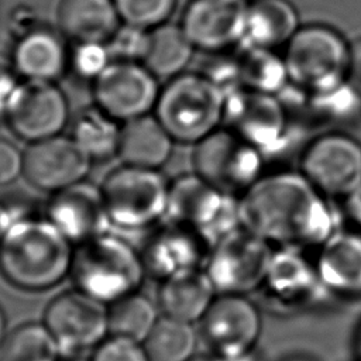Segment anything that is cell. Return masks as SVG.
Returning <instances> with one entry per match:
<instances>
[{
  "label": "cell",
  "instance_id": "cell-2",
  "mask_svg": "<svg viewBox=\"0 0 361 361\" xmlns=\"http://www.w3.org/2000/svg\"><path fill=\"white\" fill-rule=\"evenodd\" d=\"M75 245L47 219L17 221L0 241V274L27 292L48 290L69 276Z\"/></svg>",
  "mask_w": 361,
  "mask_h": 361
},
{
  "label": "cell",
  "instance_id": "cell-26",
  "mask_svg": "<svg viewBox=\"0 0 361 361\" xmlns=\"http://www.w3.org/2000/svg\"><path fill=\"white\" fill-rule=\"evenodd\" d=\"M299 27L298 11L290 1L250 0L241 44L268 49L285 47Z\"/></svg>",
  "mask_w": 361,
  "mask_h": 361
},
{
  "label": "cell",
  "instance_id": "cell-23",
  "mask_svg": "<svg viewBox=\"0 0 361 361\" xmlns=\"http://www.w3.org/2000/svg\"><path fill=\"white\" fill-rule=\"evenodd\" d=\"M216 295L206 271L196 268L161 281L158 307L166 317L193 324L203 319Z\"/></svg>",
  "mask_w": 361,
  "mask_h": 361
},
{
  "label": "cell",
  "instance_id": "cell-31",
  "mask_svg": "<svg viewBox=\"0 0 361 361\" xmlns=\"http://www.w3.org/2000/svg\"><path fill=\"white\" fill-rule=\"evenodd\" d=\"M151 361H189L196 355L193 324L162 316L144 343Z\"/></svg>",
  "mask_w": 361,
  "mask_h": 361
},
{
  "label": "cell",
  "instance_id": "cell-8",
  "mask_svg": "<svg viewBox=\"0 0 361 361\" xmlns=\"http://www.w3.org/2000/svg\"><path fill=\"white\" fill-rule=\"evenodd\" d=\"M264 154L221 126L195 145L193 166L209 185L241 196L262 175Z\"/></svg>",
  "mask_w": 361,
  "mask_h": 361
},
{
  "label": "cell",
  "instance_id": "cell-13",
  "mask_svg": "<svg viewBox=\"0 0 361 361\" xmlns=\"http://www.w3.org/2000/svg\"><path fill=\"white\" fill-rule=\"evenodd\" d=\"M69 118L65 93L55 82L25 80L17 87L4 120L28 144L59 135Z\"/></svg>",
  "mask_w": 361,
  "mask_h": 361
},
{
  "label": "cell",
  "instance_id": "cell-41",
  "mask_svg": "<svg viewBox=\"0 0 361 361\" xmlns=\"http://www.w3.org/2000/svg\"><path fill=\"white\" fill-rule=\"evenodd\" d=\"M343 213L354 230L361 231V185L343 197Z\"/></svg>",
  "mask_w": 361,
  "mask_h": 361
},
{
  "label": "cell",
  "instance_id": "cell-20",
  "mask_svg": "<svg viewBox=\"0 0 361 361\" xmlns=\"http://www.w3.org/2000/svg\"><path fill=\"white\" fill-rule=\"evenodd\" d=\"M59 30L41 24L14 41L10 62L21 79L56 82L69 71V48Z\"/></svg>",
  "mask_w": 361,
  "mask_h": 361
},
{
  "label": "cell",
  "instance_id": "cell-12",
  "mask_svg": "<svg viewBox=\"0 0 361 361\" xmlns=\"http://www.w3.org/2000/svg\"><path fill=\"white\" fill-rule=\"evenodd\" d=\"M96 106L120 123L154 111L161 86L141 62L113 61L92 83Z\"/></svg>",
  "mask_w": 361,
  "mask_h": 361
},
{
  "label": "cell",
  "instance_id": "cell-4",
  "mask_svg": "<svg viewBox=\"0 0 361 361\" xmlns=\"http://www.w3.org/2000/svg\"><path fill=\"white\" fill-rule=\"evenodd\" d=\"M226 96L200 72H183L161 87L154 114L175 142L196 145L221 127Z\"/></svg>",
  "mask_w": 361,
  "mask_h": 361
},
{
  "label": "cell",
  "instance_id": "cell-11",
  "mask_svg": "<svg viewBox=\"0 0 361 361\" xmlns=\"http://www.w3.org/2000/svg\"><path fill=\"white\" fill-rule=\"evenodd\" d=\"M300 172L326 197H344L361 185V144L344 133H326L305 148Z\"/></svg>",
  "mask_w": 361,
  "mask_h": 361
},
{
  "label": "cell",
  "instance_id": "cell-18",
  "mask_svg": "<svg viewBox=\"0 0 361 361\" xmlns=\"http://www.w3.org/2000/svg\"><path fill=\"white\" fill-rule=\"evenodd\" d=\"M92 164L72 137L59 134L28 144L23 175L32 186L54 193L85 180Z\"/></svg>",
  "mask_w": 361,
  "mask_h": 361
},
{
  "label": "cell",
  "instance_id": "cell-39",
  "mask_svg": "<svg viewBox=\"0 0 361 361\" xmlns=\"http://www.w3.org/2000/svg\"><path fill=\"white\" fill-rule=\"evenodd\" d=\"M42 23L37 17L35 11L23 6V7L16 8L11 13L10 23H8V31L13 35L14 41H17L18 38L27 35L28 32H31L32 30H35Z\"/></svg>",
  "mask_w": 361,
  "mask_h": 361
},
{
  "label": "cell",
  "instance_id": "cell-15",
  "mask_svg": "<svg viewBox=\"0 0 361 361\" xmlns=\"http://www.w3.org/2000/svg\"><path fill=\"white\" fill-rule=\"evenodd\" d=\"M250 0H190L182 14L180 27L204 54L227 52L244 37Z\"/></svg>",
  "mask_w": 361,
  "mask_h": 361
},
{
  "label": "cell",
  "instance_id": "cell-32",
  "mask_svg": "<svg viewBox=\"0 0 361 361\" xmlns=\"http://www.w3.org/2000/svg\"><path fill=\"white\" fill-rule=\"evenodd\" d=\"M1 361H58L62 354L44 323H25L7 334Z\"/></svg>",
  "mask_w": 361,
  "mask_h": 361
},
{
  "label": "cell",
  "instance_id": "cell-37",
  "mask_svg": "<svg viewBox=\"0 0 361 361\" xmlns=\"http://www.w3.org/2000/svg\"><path fill=\"white\" fill-rule=\"evenodd\" d=\"M24 169V152L16 144L0 137V186L10 185Z\"/></svg>",
  "mask_w": 361,
  "mask_h": 361
},
{
  "label": "cell",
  "instance_id": "cell-38",
  "mask_svg": "<svg viewBox=\"0 0 361 361\" xmlns=\"http://www.w3.org/2000/svg\"><path fill=\"white\" fill-rule=\"evenodd\" d=\"M21 78L14 71L11 62L0 61V117L4 118L8 104L21 83Z\"/></svg>",
  "mask_w": 361,
  "mask_h": 361
},
{
  "label": "cell",
  "instance_id": "cell-27",
  "mask_svg": "<svg viewBox=\"0 0 361 361\" xmlns=\"http://www.w3.org/2000/svg\"><path fill=\"white\" fill-rule=\"evenodd\" d=\"M196 48L180 25L162 24L151 30L149 49L144 65L158 79H172L183 72L193 58Z\"/></svg>",
  "mask_w": 361,
  "mask_h": 361
},
{
  "label": "cell",
  "instance_id": "cell-44",
  "mask_svg": "<svg viewBox=\"0 0 361 361\" xmlns=\"http://www.w3.org/2000/svg\"><path fill=\"white\" fill-rule=\"evenodd\" d=\"M7 334H8L7 333V319H6L4 310L0 306V348H1L3 343H4V340L7 338Z\"/></svg>",
  "mask_w": 361,
  "mask_h": 361
},
{
  "label": "cell",
  "instance_id": "cell-42",
  "mask_svg": "<svg viewBox=\"0 0 361 361\" xmlns=\"http://www.w3.org/2000/svg\"><path fill=\"white\" fill-rule=\"evenodd\" d=\"M347 82L361 94V38L350 44Z\"/></svg>",
  "mask_w": 361,
  "mask_h": 361
},
{
  "label": "cell",
  "instance_id": "cell-30",
  "mask_svg": "<svg viewBox=\"0 0 361 361\" xmlns=\"http://www.w3.org/2000/svg\"><path fill=\"white\" fill-rule=\"evenodd\" d=\"M158 309L145 295L131 293L107 306L109 333L144 344L161 319Z\"/></svg>",
  "mask_w": 361,
  "mask_h": 361
},
{
  "label": "cell",
  "instance_id": "cell-40",
  "mask_svg": "<svg viewBox=\"0 0 361 361\" xmlns=\"http://www.w3.org/2000/svg\"><path fill=\"white\" fill-rule=\"evenodd\" d=\"M27 216H31V212L24 203L0 197V241L17 221Z\"/></svg>",
  "mask_w": 361,
  "mask_h": 361
},
{
  "label": "cell",
  "instance_id": "cell-5",
  "mask_svg": "<svg viewBox=\"0 0 361 361\" xmlns=\"http://www.w3.org/2000/svg\"><path fill=\"white\" fill-rule=\"evenodd\" d=\"M350 44L333 27H299L285 45L283 61L293 87L316 94L347 82Z\"/></svg>",
  "mask_w": 361,
  "mask_h": 361
},
{
  "label": "cell",
  "instance_id": "cell-3",
  "mask_svg": "<svg viewBox=\"0 0 361 361\" xmlns=\"http://www.w3.org/2000/svg\"><path fill=\"white\" fill-rule=\"evenodd\" d=\"M147 269L130 243L106 233L75 245L69 278L75 289L109 306L140 290Z\"/></svg>",
  "mask_w": 361,
  "mask_h": 361
},
{
  "label": "cell",
  "instance_id": "cell-35",
  "mask_svg": "<svg viewBox=\"0 0 361 361\" xmlns=\"http://www.w3.org/2000/svg\"><path fill=\"white\" fill-rule=\"evenodd\" d=\"M151 30L121 23L107 41L113 61L144 63L149 49Z\"/></svg>",
  "mask_w": 361,
  "mask_h": 361
},
{
  "label": "cell",
  "instance_id": "cell-10",
  "mask_svg": "<svg viewBox=\"0 0 361 361\" xmlns=\"http://www.w3.org/2000/svg\"><path fill=\"white\" fill-rule=\"evenodd\" d=\"M42 323L63 357L94 350L110 334L107 306L78 289L54 298L44 312Z\"/></svg>",
  "mask_w": 361,
  "mask_h": 361
},
{
  "label": "cell",
  "instance_id": "cell-33",
  "mask_svg": "<svg viewBox=\"0 0 361 361\" xmlns=\"http://www.w3.org/2000/svg\"><path fill=\"white\" fill-rule=\"evenodd\" d=\"M124 24L154 30L165 23L176 8L178 0H113Z\"/></svg>",
  "mask_w": 361,
  "mask_h": 361
},
{
  "label": "cell",
  "instance_id": "cell-45",
  "mask_svg": "<svg viewBox=\"0 0 361 361\" xmlns=\"http://www.w3.org/2000/svg\"><path fill=\"white\" fill-rule=\"evenodd\" d=\"M63 361H89V358L87 360H82L80 355H72V357H63Z\"/></svg>",
  "mask_w": 361,
  "mask_h": 361
},
{
  "label": "cell",
  "instance_id": "cell-25",
  "mask_svg": "<svg viewBox=\"0 0 361 361\" xmlns=\"http://www.w3.org/2000/svg\"><path fill=\"white\" fill-rule=\"evenodd\" d=\"M175 140L149 113L121 124L118 157L126 165L159 169L171 157Z\"/></svg>",
  "mask_w": 361,
  "mask_h": 361
},
{
  "label": "cell",
  "instance_id": "cell-36",
  "mask_svg": "<svg viewBox=\"0 0 361 361\" xmlns=\"http://www.w3.org/2000/svg\"><path fill=\"white\" fill-rule=\"evenodd\" d=\"M89 361H151V357L142 343L110 334L92 350Z\"/></svg>",
  "mask_w": 361,
  "mask_h": 361
},
{
  "label": "cell",
  "instance_id": "cell-21",
  "mask_svg": "<svg viewBox=\"0 0 361 361\" xmlns=\"http://www.w3.org/2000/svg\"><path fill=\"white\" fill-rule=\"evenodd\" d=\"M317 275L331 292L361 295V231H336L319 247Z\"/></svg>",
  "mask_w": 361,
  "mask_h": 361
},
{
  "label": "cell",
  "instance_id": "cell-19",
  "mask_svg": "<svg viewBox=\"0 0 361 361\" xmlns=\"http://www.w3.org/2000/svg\"><path fill=\"white\" fill-rule=\"evenodd\" d=\"M140 252L147 275L164 281L176 274L202 268L209 247L192 228L164 220L154 226Z\"/></svg>",
  "mask_w": 361,
  "mask_h": 361
},
{
  "label": "cell",
  "instance_id": "cell-1",
  "mask_svg": "<svg viewBox=\"0 0 361 361\" xmlns=\"http://www.w3.org/2000/svg\"><path fill=\"white\" fill-rule=\"evenodd\" d=\"M243 227L271 245H323L337 230L331 207L302 172L262 173L241 196Z\"/></svg>",
  "mask_w": 361,
  "mask_h": 361
},
{
  "label": "cell",
  "instance_id": "cell-28",
  "mask_svg": "<svg viewBox=\"0 0 361 361\" xmlns=\"http://www.w3.org/2000/svg\"><path fill=\"white\" fill-rule=\"evenodd\" d=\"M121 124L96 104L79 113L72 126V138L92 162L118 155Z\"/></svg>",
  "mask_w": 361,
  "mask_h": 361
},
{
  "label": "cell",
  "instance_id": "cell-22",
  "mask_svg": "<svg viewBox=\"0 0 361 361\" xmlns=\"http://www.w3.org/2000/svg\"><path fill=\"white\" fill-rule=\"evenodd\" d=\"M300 248L279 247L272 252L264 286L275 299L285 303H305L324 288L316 269Z\"/></svg>",
  "mask_w": 361,
  "mask_h": 361
},
{
  "label": "cell",
  "instance_id": "cell-6",
  "mask_svg": "<svg viewBox=\"0 0 361 361\" xmlns=\"http://www.w3.org/2000/svg\"><path fill=\"white\" fill-rule=\"evenodd\" d=\"M164 220L192 228L209 250L243 227L240 196L216 189L197 173H185L169 185Z\"/></svg>",
  "mask_w": 361,
  "mask_h": 361
},
{
  "label": "cell",
  "instance_id": "cell-29",
  "mask_svg": "<svg viewBox=\"0 0 361 361\" xmlns=\"http://www.w3.org/2000/svg\"><path fill=\"white\" fill-rule=\"evenodd\" d=\"M237 48L235 56L243 87L276 94L289 83L283 56H278L275 49L244 44Z\"/></svg>",
  "mask_w": 361,
  "mask_h": 361
},
{
  "label": "cell",
  "instance_id": "cell-7",
  "mask_svg": "<svg viewBox=\"0 0 361 361\" xmlns=\"http://www.w3.org/2000/svg\"><path fill=\"white\" fill-rule=\"evenodd\" d=\"M171 182L158 171L123 164L100 185L111 226L142 230L164 220Z\"/></svg>",
  "mask_w": 361,
  "mask_h": 361
},
{
  "label": "cell",
  "instance_id": "cell-14",
  "mask_svg": "<svg viewBox=\"0 0 361 361\" xmlns=\"http://www.w3.org/2000/svg\"><path fill=\"white\" fill-rule=\"evenodd\" d=\"M223 124L262 154L286 140V110L276 94L245 87L230 93L226 96Z\"/></svg>",
  "mask_w": 361,
  "mask_h": 361
},
{
  "label": "cell",
  "instance_id": "cell-46",
  "mask_svg": "<svg viewBox=\"0 0 361 361\" xmlns=\"http://www.w3.org/2000/svg\"><path fill=\"white\" fill-rule=\"evenodd\" d=\"M0 361H1V360H0Z\"/></svg>",
  "mask_w": 361,
  "mask_h": 361
},
{
  "label": "cell",
  "instance_id": "cell-43",
  "mask_svg": "<svg viewBox=\"0 0 361 361\" xmlns=\"http://www.w3.org/2000/svg\"><path fill=\"white\" fill-rule=\"evenodd\" d=\"M189 361H228L224 357H220L214 353H207V354H196L195 357H192Z\"/></svg>",
  "mask_w": 361,
  "mask_h": 361
},
{
  "label": "cell",
  "instance_id": "cell-16",
  "mask_svg": "<svg viewBox=\"0 0 361 361\" xmlns=\"http://www.w3.org/2000/svg\"><path fill=\"white\" fill-rule=\"evenodd\" d=\"M200 324L210 351L227 360L250 353L261 329L258 310L244 295H217Z\"/></svg>",
  "mask_w": 361,
  "mask_h": 361
},
{
  "label": "cell",
  "instance_id": "cell-24",
  "mask_svg": "<svg viewBox=\"0 0 361 361\" xmlns=\"http://www.w3.org/2000/svg\"><path fill=\"white\" fill-rule=\"evenodd\" d=\"M58 30L73 42H107L121 20L113 0H61Z\"/></svg>",
  "mask_w": 361,
  "mask_h": 361
},
{
  "label": "cell",
  "instance_id": "cell-9",
  "mask_svg": "<svg viewBox=\"0 0 361 361\" xmlns=\"http://www.w3.org/2000/svg\"><path fill=\"white\" fill-rule=\"evenodd\" d=\"M272 252L271 244L241 227L209 250L203 269L217 295H244L264 283Z\"/></svg>",
  "mask_w": 361,
  "mask_h": 361
},
{
  "label": "cell",
  "instance_id": "cell-17",
  "mask_svg": "<svg viewBox=\"0 0 361 361\" xmlns=\"http://www.w3.org/2000/svg\"><path fill=\"white\" fill-rule=\"evenodd\" d=\"M45 217L73 245L106 234L111 227L102 188L86 179L54 192Z\"/></svg>",
  "mask_w": 361,
  "mask_h": 361
},
{
  "label": "cell",
  "instance_id": "cell-34",
  "mask_svg": "<svg viewBox=\"0 0 361 361\" xmlns=\"http://www.w3.org/2000/svg\"><path fill=\"white\" fill-rule=\"evenodd\" d=\"M113 62L107 42H75L69 51V72L86 82H94Z\"/></svg>",
  "mask_w": 361,
  "mask_h": 361
}]
</instances>
